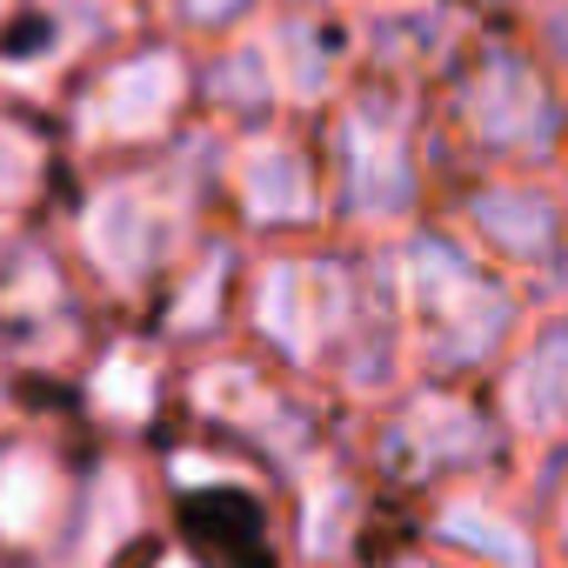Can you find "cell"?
<instances>
[{"label": "cell", "instance_id": "cell-20", "mask_svg": "<svg viewBox=\"0 0 568 568\" xmlns=\"http://www.w3.org/2000/svg\"><path fill=\"white\" fill-rule=\"evenodd\" d=\"M362 8H388V0H362ZM362 8H355V14H362Z\"/></svg>", "mask_w": 568, "mask_h": 568}, {"label": "cell", "instance_id": "cell-19", "mask_svg": "<svg viewBox=\"0 0 568 568\" xmlns=\"http://www.w3.org/2000/svg\"><path fill=\"white\" fill-rule=\"evenodd\" d=\"M161 568H194V561H187V555H168V561H161Z\"/></svg>", "mask_w": 568, "mask_h": 568}, {"label": "cell", "instance_id": "cell-13", "mask_svg": "<svg viewBox=\"0 0 568 568\" xmlns=\"http://www.w3.org/2000/svg\"><path fill=\"white\" fill-rule=\"evenodd\" d=\"M515 481L528 488V501H535V515H541L548 568H568V448H561V455H541V462H521Z\"/></svg>", "mask_w": 568, "mask_h": 568}, {"label": "cell", "instance_id": "cell-8", "mask_svg": "<svg viewBox=\"0 0 568 568\" xmlns=\"http://www.w3.org/2000/svg\"><path fill=\"white\" fill-rule=\"evenodd\" d=\"M194 402L214 428L241 435L247 455H261L281 481H288L308 455H322L335 442L328 415L308 402V382L295 375H281L274 362H207L194 375Z\"/></svg>", "mask_w": 568, "mask_h": 568}, {"label": "cell", "instance_id": "cell-2", "mask_svg": "<svg viewBox=\"0 0 568 568\" xmlns=\"http://www.w3.org/2000/svg\"><path fill=\"white\" fill-rule=\"evenodd\" d=\"M422 94L455 174L555 168L568 148V94L515 14H481Z\"/></svg>", "mask_w": 568, "mask_h": 568}, {"label": "cell", "instance_id": "cell-10", "mask_svg": "<svg viewBox=\"0 0 568 568\" xmlns=\"http://www.w3.org/2000/svg\"><path fill=\"white\" fill-rule=\"evenodd\" d=\"M288 495H295V521H288L295 561H308V568H348L355 548H362V535L375 528V495H382V481L348 448V435H335L322 455H308L288 475Z\"/></svg>", "mask_w": 568, "mask_h": 568}, {"label": "cell", "instance_id": "cell-11", "mask_svg": "<svg viewBox=\"0 0 568 568\" xmlns=\"http://www.w3.org/2000/svg\"><path fill=\"white\" fill-rule=\"evenodd\" d=\"M88 247L114 281L174 274L194 247V201L181 187H161V181H128L94 207Z\"/></svg>", "mask_w": 568, "mask_h": 568}, {"label": "cell", "instance_id": "cell-4", "mask_svg": "<svg viewBox=\"0 0 568 568\" xmlns=\"http://www.w3.org/2000/svg\"><path fill=\"white\" fill-rule=\"evenodd\" d=\"M348 448L368 462L382 495H402V501H422L448 481L515 468L481 388L475 382H435V375H415L388 402L362 408L348 428Z\"/></svg>", "mask_w": 568, "mask_h": 568}, {"label": "cell", "instance_id": "cell-3", "mask_svg": "<svg viewBox=\"0 0 568 568\" xmlns=\"http://www.w3.org/2000/svg\"><path fill=\"white\" fill-rule=\"evenodd\" d=\"M382 254H388V281H395V308H402V335H408L415 375L475 382L481 388V375L521 335L535 302L475 241H462L442 214H428L422 227L395 234Z\"/></svg>", "mask_w": 568, "mask_h": 568}, {"label": "cell", "instance_id": "cell-16", "mask_svg": "<svg viewBox=\"0 0 568 568\" xmlns=\"http://www.w3.org/2000/svg\"><path fill=\"white\" fill-rule=\"evenodd\" d=\"M101 408H114V415H148L154 408V368L148 362H108V375H101Z\"/></svg>", "mask_w": 568, "mask_h": 568}, {"label": "cell", "instance_id": "cell-5", "mask_svg": "<svg viewBox=\"0 0 568 568\" xmlns=\"http://www.w3.org/2000/svg\"><path fill=\"white\" fill-rule=\"evenodd\" d=\"M442 221L475 241L535 308L568 302V207L548 168H475L442 194Z\"/></svg>", "mask_w": 568, "mask_h": 568}, {"label": "cell", "instance_id": "cell-9", "mask_svg": "<svg viewBox=\"0 0 568 568\" xmlns=\"http://www.w3.org/2000/svg\"><path fill=\"white\" fill-rule=\"evenodd\" d=\"M481 402H488L515 468L568 448V302L535 308L521 322V335L481 375Z\"/></svg>", "mask_w": 568, "mask_h": 568}, {"label": "cell", "instance_id": "cell-18", "mask_svg": "<svg viewBox=\"0 0 568 568\" xmlns=\"http://www.w3.org/2000/svg\"><path fill=\"white\" fill-rule=\"evenodd\" d=\"M548 174H555V194H561V207H568V148H561V161H555Z\"/></svg>", "mask_w": 568, "mask_h": 568}, {"label": "cell", "instance_id": "cell-17", "mask_svg": "<svg viewBox=\"0 0 568 568\" xmlns=\"http://www.w3.org/2000/svg\"><path fill=\"white\" fill-rule=\"evenodd\" d=\"M382 568H455V561H442V555H428V548H415V541H402Z\"/></svg>", "mask_w": 568, "mask_h": 568}, {"label": "cell", "instance_id": "cell-15", "mask_svg": "<svg viewBox=\"0 0 568 568\" xmlns=\"http://www.w3.org/2000/svg\"><path fill=\"white\" fill-rule=\"evenodd\" d=\"M515 21L535 41V54L548 61V74L568 94V0H515Z\"/></svg>", "mask_w": 568, "mask_h": 568}, {"label": "cell", "instance_id": "cell-6", "mask_svg": "<svg viewBox=\"0 0 568 568\" xmlns=\"http://www.w3.org/2000/svg\"><path fill=\"white\" fill-rule=\"evenodd\" d=\"M221 187L241 214L247 234L295 247V241H322L328 234V181H322V148L288 128L267 121L227 141L221 154Z\"/></svg>", "mask_w": 568, "mask_h": 568}, {"label": "cell", "instance_id": "cell-1", "mask_svg": "<svg viewBox=\"0 0 568 568\" xmlns=\"http://www.w3.org/2000/svg\"><path fill=\"white\" fill-rule=\"evenodd\" d=\"M315 121H322L315 148H322L328 234L335 241L388 247L395 234L442 214L455 161L442 148V128H435L422 88L355 74Z\"/></svg>", "mask_w": 568, "mask_h": 568}, {"label": "cell", "instance_id": "cell-14", "mask_svg": "<svg viewBox=\"0 0 568 568\" xmlns=\"http://www.w3.org/2000/svg\"><path fill=\"white\" fill-rule=\"evenodd\" d=\"M48 501H54V475L41 462L14 455L8 468H0V528H8V535H34L41 515H48Z\"/></svg>", "mask_w": 568, "mask_h": 568}, {"label": "cell", "instance_id": "cell-7", "mask_svg": "<svg viewBox=\"0 0 568 568\" xmlns=\"http://www.w3.org/2000/svg\"><path fill=\"white\" fill-rule=\"evenodd\" d=\"M415 508L408 541L455 561V568H548V541H541V515L528 501V488L508 475H475V481H448Z\"/></svg>", "mask_w": 568, "mask_h": 568}, {"label": "cell", "instance_id": "cell-12", "mask_svg": "<svg viewBox=\"0 0 568 568\" xmlns=\"http://www.w3.org/2000/svg\"><path fill=\"white\" fill-rule=\"evenodd\" d=\"M187 94H194L187 54L181 48H148V54L121 61L101 81V94L88 108V128L108 134V141H154V134H168L181 121Z\"/></svg>", "mask_w": 568, "mask_h": 568}]
</instances>
